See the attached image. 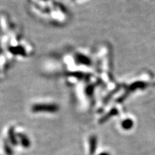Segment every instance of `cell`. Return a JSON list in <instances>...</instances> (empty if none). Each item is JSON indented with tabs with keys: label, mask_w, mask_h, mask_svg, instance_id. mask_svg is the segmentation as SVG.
<instances>
[{
	"label": "cell",
	"mask_w": 155,
	"mask_h": 155,
	"mask_svg": "<svg viewBox=\"0 0 155 155\" xmlns=\"http://www.w3.org/2000/svg\"><path fill=\"white\" fill-rule=\"evenodd\" d=\"M60 105L55 101L50 99H39L34 101L29 109L35 115H55L60 111Z\"/></svg>",
	"instance_id": "6da1fadb"
},
{
	"label": "cell",
	"mask_w": 155,
	"mask_h": 155,
	"mask_svg": "<svg viewBox=\"0 0 155 155\" xmlns=\"http://www.w3.org/2000/svg\"><path fill=\"white\" fill-rule=\"evenodd\" d=\"M29 45L27 43H19L17 41V44L15 45H9L8 51L13 55L21 56V57H28L30 55L32 50Z\"/></svg>",
	"instance_id": "7a4b0ae2"
},
{
	"label": "cell",
	"mask_w": 155,
	"mask_h": 155,
	"mask_svg": "<svg viewBox=\"0 0 155 155\" xmlns=\"http://www.w3.org/2000/svg\"><path fill=\"white\" fill-rule=\"evenodd\" d=\"M16 136L17 142L20 143V144L22 145L23 147H25V148H28V147H30V139H29V137L25 134L21 132L16 133Z\"/></svg>",
	"instance_id": "3957f363"
},
{
	"label": "cell",
	"mask_w": 155,
	"mask_h": 155,
	"mask_svg": "<svg viewBox=\"0 0 155 155\" xmlns=\"http://www.w3.org/2000/svg\"><path fill=\"white\" fill-rule=\"evenodd\" d=\"M75 60L76 63L80 64V65H86V66H90L91 65V61L90 58L82 53L75 54Z\"/></svg>",
	"instance_id": "277c9868"
},
{
	"label": "cell",
	"mask_w": 155,
	"mask_h": 155,
	"mask_svg": "<svg viewBox=\"0 0 155 155\" xmlns=\"http://www.w3.org/2000/svg\"><path fill=\"white\" fill-rule=\"evenodd\" d=\"M7 134H8V139L9 141L11 143L12 145H17L18 144L17 139L16 132H15L14 126H11L8 129L7 131Z\"/></svg>",
	"instance_id": "5b68a950"
},
{
	"label": "cell",
	"mask_w": 155,
	"mask_h": 155,
	"mask_svg": "<svg viewBox=\"0 0 155 155\" xmlns=\"http://www.w3.org/2000/svg\"><path fill=\"white\" fill-rule=\"evenodd\" d=\"M89 146H90V154L93 155L96 151L97 146V138L96 136H91L89 139Z\"/></svg>",
	"instance_id": "8992f818"
},
{
	"label": "cell",
	"mask_w": 155,
	"mask_h": 155,
	"mask_svg": "<svg viewBox=\"0 0 155 155\" xmlns=\"http://www.w3.org/2000/svg\"><path fill=\"white\" fill-rule=\"evenodd\" d=\"M134 122L131 119H127L124 120V121L121 123V126L123 129H126V130H129V129H131V128L133 127Z\"/></svg>",
	"instance_id": "52a82bcc"
},
{
	"label": "cell",
	"mask_w": 155,
	"mask_h": 155,
	"mask_svg": "<svg viewBox=\"0 0 155 155\" xmlns=\"http://www.w3.org/2000/svg\"><path fill=\"white\" fill-rule=\"evenodd\" d=\"M10 144H9L8 143V141L5 140V141H4V149H5V152L8 155H12L13 154L12 150Z\"/></svg>",
	"instance_id": "ba28073f"
},
{
	"label": "cell",
	"mask_w": 155,
	"mask_h": 155,
	"mask_svg": "<svg viewBox=\"0 0 155 155\" xmlns=\"http://www.w3.org/2000/svg\"><path fill=\"white\" fill-rule=\"evenodd\" d=\"M99 155H110V154H108V153H106V152H104V153H101Z\"/></svg>",
	"instance_id": "9c48e42d"
}]
</instances>
